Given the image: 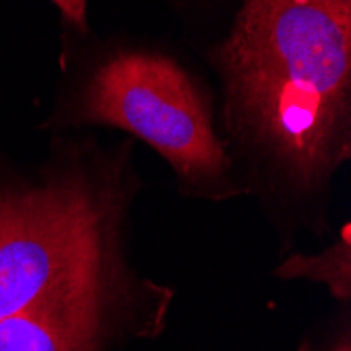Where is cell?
<instances>
[{
  "label": "cell",
  "instance_id": "obj_1",
  "mask_svg": "<svg viewBox=\"0 0 351 351\" xmlns=\"http://www.w3.org/2000/svg\"><path fill=\"white\" fill-rule=\"evenodd\" d=\"M217 63L257 171L289 194H324L351 156V0H244Z\"/></svg>",
  "mask_w": 351,
  "mask_h": 351
},
{
  "label": "cell",
  "instance_id": "obj_2",
  "mask_svg": "<svg viewBox=\"0 0 351 351\" xmlns=\"http://www.w3.org/2000/svg\"><path fill=\"white\" fill-rule=\"evenodd\" d=\"M124 158L72 162L36 183L0 187V317L15 313L158 335L173 291L139 280L120 257L129 204Z\"/></svg>",
  "mask_w": 351,
  "mask_h": 351
},
{
  "label": "cell",
  "instance_id": "obj_3",
  "mask_svg": "<svg viewBox=\"0 0 351 351\" xmlns=\"http://www.w3.org/2000/svg\"><path fill=\"white\" fill-rule=\"evenodd\" d=\"M76 122L116 126L154 147L187 196L223 200L244 191L213 126L210 104L169 57L118 53L88 80Z\"/></svg>",
  "mask_w": 351,
  "mask_h": 351
},
{
  "label": "cell",
  "instance_id": "obj_4",
  "mask_svg": "<svg viewBox=\"0 0 351 351\" xmlns=\"http://www.w3.org/2000/svg\"><path fill=\"white\" fill-rule=\"evenodd\" d=\"M112 335L34 313L0 317V351H104Z\"/></svg>",
  "mask_w": 351,
  "mask_h": 351
},
{
  "label": "cell",
  "instance_id": "obj_5",
  "mask_svg": "<svg viewBox=\"0 0 351 351\" xmlns=\"http://www.w3.org/2000/svg\"><path fill=\"white\" fill-rule=\"evenodd\" d=\"M276 278L320 282L337 301L351 299V230L341 228V238L320 254H293L276 267Z\"/></svg>",
  "mask_w": 351,
  "mask_h": 351
},
{
  "label": "cell",
  "instance_id": "obj_6",
  "mask_svg": "<svg viewBox=\"0 0 351 351\" xmlns=\"http://www.w3.org/2000/svg\"><path fill=\"white\" fill-rule=\"evenodd\" d=\"M51 3L61 11L66 23L78 32L86 29V0H51Z\"/></svg>",
  "mask_w": 351,
  "mask_h": 351
},
{
  "label": "cell",
  "instance_id": "obj_7",
  "mask_svg": "<svg viewBox=\"0 0 351 351\" xmlns=\"http://www.w3.org/2000/svg\"><path fill=\"white\" fill-rule=\"evenodd\" d=\"M299 351H351L349 328L345 326V328L341 330V335L337 332L332 339H328V341H324V343H317V345L311 343V341H307V343L301 345Z\"/></svg>",
  "mask_w": 351,
  "mask_h": 351
}]
</instances>
